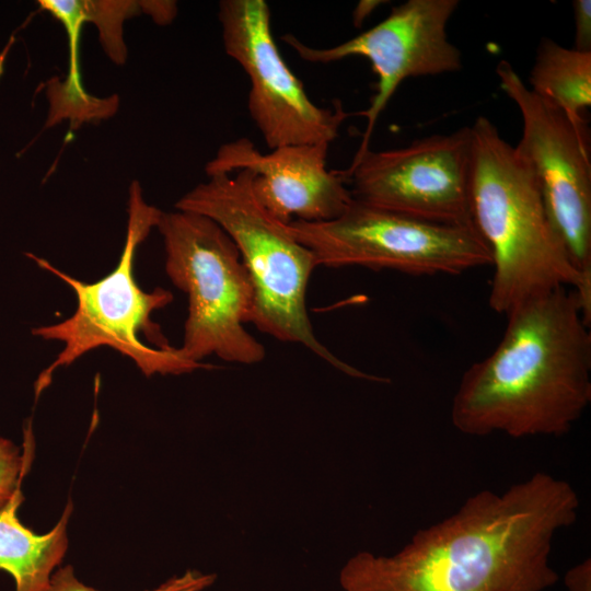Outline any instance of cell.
Wrapping results in <instances>:
<instances>
[{"mask_svg":"<svg viewBox=\"0 0 591 591\" xmlns=\"http://www.w3.org/2000/svg\"><path fill=\"white\" fill-rule=\"evenodd\" d=\"M501 340L463 373L451 421L463 434L568 433L591 402V333L573 289L512 309Z\"/></svg>","mask_w":591,"mask_h":591,"instance_id":"2","label":"cell"},{"mask_svg":"<svg viewBox=\"0 0 591 591\" xmlns=\"http://www.w3.org/2000/svg\"><path fill=\"white\" fill-rule=\"evenodd\" d=\"M564 581L568 591H591V559L586 558L568 569Z\"/></svg>","mask_w":591,"mask_h":591,"instance_id":"20","label":"cell"},{"mask_svg":"<svg viewBox=\"0 0 591 591\" xmlns=\"http://www.w3.org/2000/svg\"><path fill=\"white\" fill-rule=\"evenodd\" d=\"M575 46L580 51H591V1L573 0Z\"/></svg>","mask_w":591,"mask_h":591,"instance_id":"19","label":"cell"},{"mask_svg":"<svg viewBox=\"0 0 591 591\" xmlns=\"http://www.w3.org/2000/svg\"><path fill=\"white\" fill-rule=\"evenodd\" d=\"M459 3L457 0H408L393 7L384 20L368 31L327 48L308 46L292 34L281 37L309 62L328 63L348 57L370 61L378 82L369 107L360 113L367 125L355 158L369 149L380 114L404 80L456 72L462 68L461 51L447 33Z\"/></svg>","mask_w":591,"mask_h":591,"instance_id":"11","label":"cell"},{"mask_svg":"<svg viewBox=\"0 0 591 591\" xmlns=\"http://www.w3.org/2000/svg\"><path fill=\"white\" fill-rule=\"evenodd\" d=\"M43 9L50 12L65 26L70 46L69 74L65 82L54 78L47 85L50 105L60 114L78 118L90 114L96 105V99L89 95L82 84L78 65V42L84 23L79 1L40 0Z\"/></svg>","mask_w":591,"mask_h":591,"instance_id":"15","label":"cell"},{"mask_svg":"<svg viewBox=\"0 0 591 591\" xmlns=\"http://www.w3.org/2000/svg\"><path fill=\"white\" fill-rule=\"evenodd\" d=\"M215 581L213 575H202L186 571L181 577H174L150 591H201ZM46 591H96L80 582L70 566L58 569L51 575Z\"/></svg>","mask_w":591,"mask_h":591,"instance_id":"17","label":"cell"},{"mask_svg":"<svg viewBox=\"0 0 591 591\" xmlns=\"http://www.w3.org/2000/svg\"><path fill=\"white\" fill-rule=\"evenodd\" d=\"M499 85L517 105L522 136L515 146L537 181L548 217L571 263L591 282V151L586 119H572L536 95L512 65L496 67Z\"/></svg>","mask_w":591,"mask_h":591,"instance_id":"8","label":"cell"},{"mask_svg":"<svg viewBox=\"0 0 591 591\" xmlns=\"http://www.w3.org/2000/svg\"><path fill=\"white\" fill-rule=\"evenodd\" d=\"M288 225L311 251L317 267L357 266L431 276L459 275L493 262L476 227L427 222L354 198L333 220H293Z\"/></svg>","mask_w":591,"mask_h":591,"instance_id":"7","label":"cell"},{"mask_svg":"<svg viewBox=\"0 0 591 591\" xmlns=\"http://www.w3.org/2000/svg\"><path fill=\"white\" fill-rule=\"evenodd\" d=\"M536 95L572 119L582 118L591 105V51L567 48L542 38L529 77Z\"/></svg>","mask_w":591,"mask_h":591,"instance_id":"14","label":"cell"},{"mask_svg":"<svg viewBox=\"0 0 591 591\" xmlns=\"http://www.w3.org/2000/svg\"><path fill=\"white\" fill-rule=\"evenodd\" d=\"M218 18L224 51L250 79L247 108L269 150L327 143L349 116L340 101L320 107L285 62L264 0H222Z\"/></svg>","mask_w":591,"mask_h":591,"instance_id":"10","label":"cell"},{"mask_svg":"<svg viewBox=\"0 0 591 591\" xmlns=\"http://www.w3.org/2000/svg\"><path fill=\"white\" fill-rule=\"evenodd\" d=\"M165 271L188 299L182 357L197 364L215 355L223 361L260 362L264 346L244 327L251 323L254 289L240 252L225 231L194 212H162Z\"/></svg>","mask_w":591,"mask_h":591,"instance_id":"6","label":"cell"},{"mask_svg":"<svg viewBox=\"0 0 591 591\" xmlns=\"http://www.w3.org/2000/svg\"><path fill=\"white\" fill-rule=\"evenodd\" d=\"M329 144L286 146L260 152L247 138L223 143L205 167L208 176L246 170L257 200L283 223L325 222L352 200L340 172L326 166Z\"/></svg>","mask_w":591,"mask_h":591,"instance_id":"12","label":"cell"},{"mask_svg":"<svg viewBox=\"0 0 591 591\" xmlns=\"http://www.w3.org/2000/svg\"><path fill=\"white\" fill-rule=\"evenodd\" d=\"M385 1L379 0H362L356 5L352 13V21L355 26L359 27L363 21L382 3Z\"/></svg>","mask_w":591,"mask_h":591,"instance_id":"22","label":"cell"},{"mask_svg":"<svg viewBox=\"0 0 591 591\" xmlns=\"http://www.w3.org/2000/svg\"><path fill=\"white\" fill-rule=\"evenodd\" d=\"M472 134V215L491 253L489 306L512 309L560 287H571L591 321V282L576 269L556 232L535 178L515 146L478 116Z\"/></svg>","mask_w":591,"mask_h":591,"instance_id":"3","label":"cell"},{"mask_svg":"<svg viewBox=\"0 0 591 591\" xmlns=\"http://www.w3.org/2000/svg\"><path fill=\"white\" fill-rule=\"evenodd\" d=\"M24 464L19 448L12 441L0 438V509L20 490Z\"/></svg>","mask_w":591,"mask_h":591,"instance_id":"18","label":"cell"},{"mask_svg":"<svg viewBox=\"0 0 591 591\" xmlns=\"http://www.w3.org/2000/svg\"><path fill=\"white\" fill-rule=\"evenodd\" d=\"M163 211L147 204L141 186L132 181L129 186L126 240L116 267L95 282L81 281L48 260L27 253L42 269L57 276L76 293L77 309L67 320L32 329V334L46 340L63 343V349L38 375L36 397L50 384L53 374L68 367L86 352L99 347H109L130 358L140 371L150 376L188 373L205 364L184 359L169 345L151 314L173 301L171 291L155 288L142 290L134 276L135 255L138 246L157 228Z\"/></svg>","mask_w":591,"mask_h":591,"instance_id":"4","label":"cell"},{"mask_svg":"<svg viewBox=\"0 0 591 591\" xmlns=\"http://www.w3.org/2000/svg\"><path fill=\"white\" fill-rule=\"evenodd\" d=\"M84 22L94 23L100 33L103 49L116 65L127 59V48L123 37L124 21L141 10L140 1L101 0L80 1Z\"/></svg>","mask_w":591,"mask_h":591,"instance_id":"16","label":"cell"},{"mask_svg":"<svg viewBox=\"0 0 591 591\" xmlns=\"http://www.w3.org/2000/svg\"><path fill=\"white\" fill-rule=\"evenodd\" d=\"M246 170L208 176L175 204L176 210L205 216L236 245L254 289L251 317L256 328L277 340L300 344L341 372L384 381L344 362L316 337L306 309V289L317 267L311 251L288 223L257 200Z\"/></svg>","mask_w":591,"mask_h":591,"instance_id":"5","label":"cell"},{"mask_svg":"<svg viewBox=\"0 0 591 591\" xmlns=\"http://www.w3.org/2000/svg\"><path fill=\"white\" fill-rule=\"evenodd\" d=\"M340 173L356 200L427 222L475 227L470 126L397 149H368Z\"/></svg>","mask_w":591,"mask_h":591,"instance_id":"9","label":"cell"},{"mask_svg":"<svg viewBox=\"0 0 591 591\" xmlns=\"http://www.w3.org/2000/svg\"><path fill=\"white\" fill-rule=\"evenodd\" d=\"M22 500L19 490L0 509V569L13 577L16 591H46L53 570L67 551L71 503L51 531L38 535L24 526L16 515Z\"/></svg>","mask_w":591,"mask_h":591,"instance_id":"13","label":"cell"},{"mask_svg":"<svg viewBox=\"0 0 591 591\" xmlns=\"http://www.w3.org/2000/svg\"><path fill=\"white\" fill-rule=\"evenodd\" d=\"M142 12L151 15L158 24H167L176 15L177 7L175 1H140Z\"/></svg>","mask_w":591,"mask_h":591,"instance_id":"21","label":"cell"},{"mask_svg":"<svg viewBox=\"0 0 591 591\" xmlns=\"http://www.w3.org/2000/svg\"><path fill=\"white\" fill-rule=\"evenodd\" d=\"M572 485L536 472L503 491L479 490L417 531L392 556L360 552L344 565V591H545L556 535L578 518Z\"/></svg>","mask_w":591,"mask_h":591,"instance_id":"1","label":"cell"}]
</instances>
